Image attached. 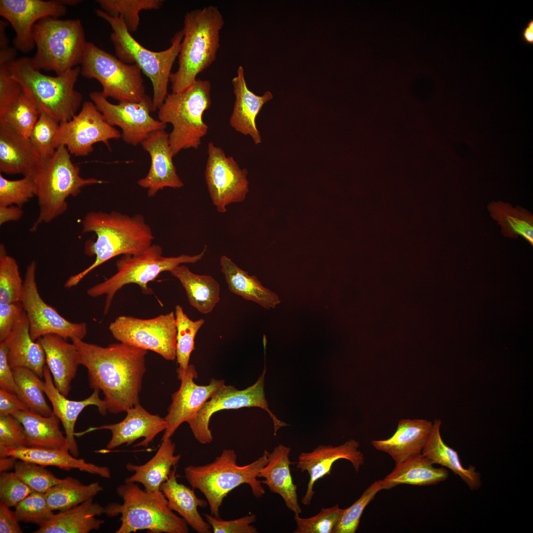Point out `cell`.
<instances>
[{"label": "cell", "mask_w": 533, "mask_h": 533, "mask_svg": "<svg viewBox=\"0 0 533 533\" xmlns=\"http://www.w3.org/2000/svg\"><path fill=\"white\" fill-rule=\"evenodd\" d=\"M87 370L89 386L102 390L108 412H126L139 403L147 350L120 342L107 347L72 340Z\"/></svg>", "instance_id": "cell-1"}, {"label": "cell", "mask_w": 533, "mask_h": 533, "mask_svg": "<svg viewBox=\"0 0 533 533\" xmlns=\"http://www.w3.org/2000/svg\"><path fill=\"white\" fill-rule=\"evenodd\" d=\"M82 232H94L96 239L87 240L84 253L95 256L94 262L81 272L70 276L64 287L77 285L90 271L120 255H137L152 244L154 239L151 227L141 214L130 216L112 211L110 213L91 211L82 222Z\"/></svg>", "instance_id": "cell-2"}, {"label": "cell", "mask_w": 533, "mask_h": 533, "mask_svg": "<svg viewBox=\"0 0 533 533\" xmlns=\"http://www.w3.org/2000/svg\"><path fill=\"white\" fill-rule=\"evenodd\" d=\"M224 24L220 11L213 5L192 10L185 15L178 68L170 77L172 92L187 90L198 74L216 60Z\"/></svg>", "instance_id": "cell-3"}, {"label": "cell", "mask_w": 533, "mask_h": 533, "mask_svg": "<svg viewBox=\"0 0 533 533\" xmlns=\"http://www.w3.org/2000/svg\"><path fill=\"white\" fill-rule=\"evenodd\" d=\"M269 452L253 462L243 466L237 462L233 450L224 449L209 463L190 465L184 468L185 477L193 489H197L206 498L211 515L220 518V508L224 499L233 490L242 484L249 485L254 496L260 498L265 494L261 481L258 479L260 470L267 463Z\"/></svg>", "instance_id": "cell-4"}, {"label": "cell", "mask_w": 533, "mask_h": 533, "mask_svg": "<svg viewBox=\"0 0 533 533\" xmlns=\"http://www.w3.org/2000/svg\"><path fill=\"white\" fill-rule=\"evenodd\" d=\"M36 186L39 214L30 230L36 231L42 223H49L63 214L68 207L67 198L76 196L82 188L107 182L94 178H84L80 168L74 164L67 148L59 146L51 155L42 158L33 174Z\"/></svg>", "instance_id": "cell-5"}, {"label": "cell", "mask_w": 533, "mask_h": 533, "mask_svg": "<svg viewBox=\"0 0 533 533\" xmlns=\"http://www.w3.org/2000/svg\"><path fill=\"white\" fill-rule=\"evenodd\" d=\"M122 503L105 506L109 517L120 515L121 525L115 533H131L147 530L152 533H188V524L168 506L160 490L147 491L138 483L125 482L116 490Z\"/></svg>", "instance_id": "cell-6"}, {"label": "cell", "mask_w": 533, "mask_h": 533, "mask_svg": "<svg viewBox=\"0 0 533 533\" xmlns=\"http://www.w3.org/2000/svg\"><path fill=\"white\" fill-rule=\"evenodd\" d=\"M11 76L39 111L60 123L70 120L81 106L82 97L75 89L79 74L77 66L65 73L51 76L36 69L30 57L15 59L9 64Z\"/></svg>", "instance_id": "cell-7"}, {"label": "cell", "mask_w": 533, "mask_h": 533, "mask_svg": "<svg viewBox=\"0 0 533 533\" xmlns=\"http://www.w3.org/2000/svg\"><path fill=\"white\" fill-rule=\"evenodd\" d=\"M96 13L112 28L110 38L115 56L124 63L137 65L150 78L153 89L152 111L158 109L168 94L171 70L183 38L182 30L175 34L169 48L155 52L144 47L132 36L121 18L110 16L101 9L96 10Z\"/></svg>", "instance_id": "cell-8"}, {"label": "cell", "mask_w": 533, "mask_h": 533, "mask_svg": "<svg viewBox=\"0 0 533 533\" xmlns=\"http://www.w3.org/2000/svg\"><path fill=\"white\" fill-rule=\"evenodd\" d=\"M211 89L209 80L197 79L187 90L168 93L159 108L158 120L172 125L168 138L174 156L183 150L198 149L207 133L203 115L211 105Z\"/></svg>", "instance_id": "cell-9"}, {"label": "cell", "mask_w": 533, "mask_h": 533, "mask_svg": "<svg viewBox=\"0 0 533 533\" xmlns=\"http://www.w3.org/2000/svg\"><path fill=\"white\" fill-rule=\"evenodd\" d=\"M33 34L36 52L30 60L36 69L60 75L80 65L87 41L79 19L45 17Z\"/></svg>", "instance_id": "cell-10"}, {"label": "cell", "mask_w": 533, "mask_h": 533, "mask_svg": "<svg viewBox=\"0 0 533 533\" xmlns=\"http://www.w3.org/2000/svg\"><path fill=\"white\" fill-rule=\"evenodd\" d=\"M206 250L205 246L200 253L195 255L182 254L176 257H164L161 247L157 244H152L139 254L123 255L116 262L117 272L105 281L88 289L87 294L92 298L106 295L104 308V314H106L109 310L115 294L124 286L136 284L144 294H151L152 290L148 286L149 282L154 280L162 272H170L179 265L199 261Z\"/></svg>", "instance_id": "cell-11"}, {"label": "cell", "mask_w": 533, "mask_h": 533, "mask_svg": "<svg viewBox=\"0 0 533 533\" xmlns=\"http://www.w3.org/2000/svg\"><path fill=\"white\" fill-rule=\"evenodd\" d=\"M80 65V75L98 81L107 98L139 102L149 97L139 66L123 62L92 42H87Z\"/></svg>", "instance_id": "cell-12"}, {"label": "cell", "mask_w": 533, "mask_h": 533, "mask_svg": "<svg viewBox=\"0 0 533 533\" xmlns=\"http://www.w3.org/2000/svg\"><path fill=\"white\" fill-rule=\"evenodd\" d=\"M266 371L265 363L263 372L257 381L243 390H238L233 385L225 384L222 385L194 417L187 422L195 439L202 444H209L213 441L209 428L210 419L214 413L222 410L244 407L261 408L268 413L272 420L274 436L280 428L288 425L279 420L269 408L264 391Z\"/></svg>", "instance_id": "cell-13"}, {"label": "cell", "mask_w": 533, "mask_h": 533, "mask_svg": "<svg viewBox=\"0 0 533 533\" xmlns=\"http://www.w3.org/2000/svg\"><path fill=\"white\" fill-rule=\"evenodd\" d=\"M109 329L119 342L152 351L166 360L176 359L177 330L173 311L151 319L119 316Z\"/></svg>", "instance_id": "cell-14"}, {"label": "cell", "mask_w": 533, "mask_h": 533, "mask_svg": "<svg viewBox=\"0 0 533 533\" xmlns=\"http://www.w3.org/2000/svg\"><path fill=\"white\" fill-rule=\"evenodd\" d=\"M36 263L27 266L20 302L28 319L29 331L33 341L47 334L66 340H83L87 333L85 323H74L61 315L41 297L36 281Z\"/></svg>", "instance_id": "cell-15"}, {"label": "cell", "mask_w": 533, "mask_h": 533, "mask_svg": "<svg viewBox=\"0 0 533 533\" xmlns=\"http://www.w3.org/2000/svg\"><path fill=\"white\" fill-rule=\"evenodd\" d=\"M207 154L204 172L207 189L217 210L224 213L227 205L245 200L249 192L248 171L213 142L208 144Z\"/></svg>", "instance_id": "cell-16"}, {"label": "cell", "mask_w": 533, "mask_h": 533, "mask_svg": "<svg viewBox=\"0 0 533 533\" xmlns=\"http://www.w3.org/2000/svg\"><path fill=\"white\" fill-rule=\"evenodd\" d=\"M89 96L106 121L121 129V137L128 145L141 144L152 133L166 128L167 124L151 115L152 105L149 96L139 102L125 101L117 104L110 102L101 92H91Z\"/></svg>", "instance_id": "cell-17"}, {"label": "cell", "mask_w": 533, "mask_h": 533, "mask_svg": "<svg viewBox=\"0 0 533 533\" xmlns=\"http://www.w3.org/2000/svg\"><path fill=\"white\" fill-rule=\"evenodd\" d=\"M121 136L106 121L95 104L87 101L72 119L60 123L57 144L58 147L65 146L71 154L86 156L93 151L95 144L101 142L110 149L109 141Z\"/></svg>", "instance_id": "cell-18"}, {"label": "cell", "mask_w": 533, "mask_h": 533, "mask_svg": "<svg viewBox=\"0 0 533 533\" xmlns=\"http://www.w3.org/2000/svg\"><path fill=\"white\" fill-rule=\"evenodd\" d=\"M66 11V6L61 0H0V15L10 24L16 34L14 48L25 53L31 51L35 46L33 32L36 23L47 17L59 18Z\"/></svg>", "instance_id": "cell-19"}, {"label": "cell", "mask_w": 533, "mask_h": 533, "mask_svg": "<svg viewBox=\"0 0 533 533\" xmlns=\"http://www.w3.org/2000/svg\"><path fill=\"white\" fill-rule=\"evenodd\" d=\"M197 378L195 368L191 364L178 378L181 382L179 389L172 395V402L164 418L167 427L162 441L170 439L180 425L193 418L225 382L224 380L212 379L208 384L200 385L194 382Z\"/></svg>", "instance_id": "cell-20"}, {"label": "cell", "mask_w": 533, "mask_h": 533, "mask_svg": "<svg viewBox=\"0 0 533 533\" xmlns=\"http://www.w3.org/2000/svg\"><path fill=\"white\" fill-rule=\"evenodd\" d=\"M359 443L350 439L338 446L321 445L310 452H303L298 457L296 462L297 469L303 472L306 471L310 479L307 490L302 499L305 505L311 503L314 494L315 483L325 475H330L334 463L340 459L349 461L356 473L364 464V455L358 450Z\"/></svg>", "instance_id": "cell-21"}, {"label": "cell", "mask_w": 533, "mask_h": 533, "mask_svg": "<svg viewBox=\"0 0 533 533\" xmlns=\"http://www.w3.org/2000/svg\"><path fill=\"white\" fill-rule=\"evenodd\" d=\"M126 412L125 418L118 423L90 427L82 432L75 433V435L81 436L90 431L107 429L112 433L111 439L106 447L108 450L114 449L124 444L128 446L140 438H144V440L134 447L147 448L156 435L167 427L164 418L150 414L140 403Z\"/></svg>", "instance_id": "cell-22"}, {"label": "cell", "mask_w": 533, "mask_h": 533, "mask_svg": "<svg viewBox=\"0 0 533 533\" xmlns=\"http://www.w3.org/2000/svg\"><path fill=\"white\" fill-rule=\"evenodd\" d=\"M141 145L150 154L151 163L147 175L137 183L147 190L149 197L154 196L164 188L179 189L184 186L173 163L174 155L165 130L152 133Z\"/></svg>", "instance_id": "cell-23"}, {"label": "cell", "mask_w": 533, "mask_h": 533, "mask_svg": "<svg viewBox=\"0 0 533 533\" xmlns=\"http://www.w3.org/2000/svg\"><path fill=\"white\" fill-rule=\"evenodd\" d=\"M43 378L44 392L52 404L53 414L60 419L64 427L69 452L77 457L79 453L75 438V426L78 416L85 408L90 405L96 406L100 413L104 416L108 412L106 402L104 399L100 398L99 389H94L92 394L83 400L68 399L55 387L47 365L44 367Z\"/></svg>", "instance_id": "cell-24"}, {"label": "cell", "mask_w": 533, "mask_h": 533, "mask_svg": "<svg viewBox=\"0 0 533 533\" xmlns=\"http://www.w3.org/2000/svg\"><path fill=\"white\" fill-rule=\"evenodd\" d=\"M235 96L233 110L229 118L230 126L244 135H249L254 143L258 145L262 139L257 129L256 119L263 106L273 98L269 91L259 96L251 91L247 87L244 70L239 66L236 76L231 80Z\"/></svg>", "instance_id": "cell-25"}, {"label": "cell", "mask_w": 533, "mask_h": 533, "mask_svg": "<svg viewBox=\"0 0 533 533\" xmlns=\"http://www.w3.org/2000/svg\"><path fill=\"white\" fill-rule=\"evenodd\" d=\"M37 341L44 350L45 362L56 388L66 397L71 389V384L80 365L78 351L73 343L54 334H47Z\"/></svg>", "instance_id": "cell-26"}, {"label": "cell", "mask_w": 533, "mask_h": 533, "mask_svg": "<svg viewBox=\"0 0 533 533\" xmlns=\"http://www.w3.org/2000/svg\"><path fill=\"white\" fill-rule=\"evenodd\" d=\"M432 425L433 422L426 419H402L391 437L373 440L371 444L376 449L387 453L397 464L421 453Z\"/></svg>", "instance_id": "cell-27"}, {"label": "cell", "mask_w": 533, "mask_h": 533, "mask_svg": "<svg viewBox=\"0 0 533 533\" xmlns=\"http://www.w3.org/2000/svg\"><path fill=\"white\" fill-rule=\"evenodd\" d=\"M41 158L29 138L0 121V172L31 176Z\"/></svg>", "instance_id": "cell-28"}, {"label": "cell", "mask_w": 533, "mask_h": 533, "mask_svg": "<svg viewBox=\"0 0 533 533\" xmlns=\"http://www.w3.org/2000/svg\"><path fill=\"white\" fill-rule=\"evenodd\" d=\"M290 452L291 448L283 444L275 447L269 453L267 463L260 470L258 477L264 478L262 483L271 492L280 495L295 515H300L302 510L298 502L297 486L290 472V465L294 463L289 459Z\"/></svg>", "instance_id": "cell-29"}, {"label": "cell", "mask_w": 533, "mask_h": 533, "mask_svg": "<svg viewBox=\"0 0 533 533\" xmlns=\"http://www.w3.org/2000/svg\"><path fill=\"white\" fill-rule=\"evenodd\" d=\"M13 457L17 459L32 462L43 466H53L69 470L77 469L81 471L110 478L109 467L86 462L73 456L68 450L29 447L0 448V457Z\"/></svg>", "instance_id": "cell-30"}, {"label": "cell", "mask_w": 533, "mask_h": 533, "mask_svg": "<svg viewBox=\"0 0 533 533\" xmlns=\"http://www.w3.org/2000/svg\"><path fill=\"white\" fill-rule=\"evenodd\" d=\"M3 342L8 349L7 358L12 369L24 367L31 370L39 378L43 377L45 353L39 343L35 342L31 338L28 319L24 310Z\"/></svg>", "instance_id": "cell-31"}, {"label": "cell", "mask_w": 533, "mask_h": 533, "mask_svg": "<svg viewBox=\"0 0 533 533\" xmlns=\"http://www.w3.org/2000/svg\"><path fill=\"white\" fill-rule=\"evenodd\" d=\"M177 466L173 467L167 479L163 482L159 490L168 501L169 508L177 512L188 526L198 533H210L211 527L198 512V508L206 507V500L199 498L193 489L180 483L177 479Z\"/></svg>", "instance_id": "cell-32"}, {"label": "cell", "mask_w": 533, "mask_h": 533, "mask_svg": "<svg viewBox=\"0 0 533 533\" xmlns=\"http://www.w3.org/2000/svg\"><path fill=\"white\" fill-rule=\"evenodd\" d=\"M105 507L93 498L57 514L39 526L34 533H87L99 529L105 521L96 518L105 514Z\"/></svg>", "instance_id": "cell-33"}, {"label": "cell", "mask_w": 533, "mask_h": 533, "mask_svg": "<svg viewBox=\"0 0 533 533\" xmlns=\"http://www.w3.org/2000/svg\"><path fill=\"white\" fill-rule=\"evenodd\" d=\"M175 444L170 438L162 441L155 454L144 464L128 463L126 468L133 474L126 478L125 482L140 483L147 491L160 490L161 484L168 478L171 468L177 466L180 460L181 455H175Z\"/></svg>", "instance_id": "cell-34"}, {"label": "cell", "mask_w": 533, "mask_h": 533, "mask_svg": "<svg viewBox=\"0 0 533 533\" xmlns=\"http://www.w3.org/2000/svg\"><path fill=\"white\" fill-rule=\"evenodd\" d=\"M220 264L228 289L231 293L266 309L274 308L281 303L276 293L263 286L256 276L250 275L228 257L221 256Z\"/></svg>", "instance_id": "cell-35"}, {"label": "cell", "mask_w": 533, "mask_h": 533, "mask_svg": "<svg viewBox=\"0 0 533 533\" xmlns=\"http://www.w3.org/2000/svg\"><path fill=\"white\" fill-rule=\"evenodd\" d=\"M11 415L23 426L27 447L69 451L66 435L60 429V420L54 414L46 417L28 409Z\"/></svg>", "instance_id": "cell-36"}, {"label": "cell", "mask_w": 533, "mask_h": 533, "mask_svg": "<svg viewBox=\"0 0 533 533\" xmlns=\"http://www.w3.org/2000/svg\"><path fill=\"white\" fill-rule=\"evenodd\" d=\"M421 453L414 455L395 464L393 470L382 480L383 490L402 484L414 486L436 485L446 480L449 476L444 467L436 468Z\"/></svg>", "instance_id": "cell-37"}, {"label": "cell", "mask_w": 533, "mask_h": 533, "mask_svg": "<svg viewBox=\"0 0 533 533\" xmlns=\"http://www.w3.org/2000/svg\"><path fill=\"white\" fill-rule=\"evenodd\" d=\"M441 420L435 419L421 454L433 464H438L452 470L458 476L471 491L479 489L482 485L480 473L474 466L465 468L460 462L457 452L447 446L441 433Z\"/></svg>", "instance_id": "cell-38"}, {"label": "cell", "mask_w": 533, "mask_h": 533, "mask_svg": "<svg viewBox=\"0 0 533 533\" xmlns=\"http://www.w3.org/2000/svg\"><path fill=\"white\" fill-rule=\"evenodd\" d=\"M170 273L185 290L190 304L202 314L210 313L220 300V286L213 277L191 272L182 264Z\"/></svg>", "instance_id": "cell-39"}, {"label": "cell", "mask_w": 533, "mask_h": 533, "mask_svg": "<svg viewBox=\"0 0 533 533\" xmlns=\"http://www.w3.org/2000/svg\"><path fill=\"white\" fill-rule=\"evenodd\" d=\"M491 217L501 227L504 236L513 238L521 236L533 245V217L526 209L508 203L493 201L488 206Z\"/></svg>", "instance_id": "cell-40"}, {"label": "cell", "mask_w": 533, "mask_h": 533, "mask_svg": "<svg viewBox=\"0 0 533 533\" xmlns=\"http://www.w3.org/2000/svg\"><path fill=\"white\" fill-rule=\"evenodd\" d=\"M103 490L97 482L84 485L71 477L63 479L45 493L49 507L53 510L64 511L93 498Z\"/></svg>", "instance_id": "cell-41"}, {"label": "cell", "mask_w": 533, "mask_h": 533, "mask_svg": "<svg viewBox=\"0 0 533 533\" xmlns=\"http://www.w3.org/2000/svg\"><path fill=\"white\" fill-rule=\"evenodd\" d=\"M17 387L16 394L29 408L44 416L53 414L44 395V381L36 374L24 367L12 369Z\"/></svg>", "instance_id": "cell-42"}, {"label": "cell", "mask_w": 533, "mask_h": 533, "mask_svg": "<svg viewBox=\"0 0 533 533\" xmlns=\"http://www.w3.org/2000/svg\"><path fill=\"white\" fill-rule=\"evenodd\" d=\"M174 313L177 330L176 358L179 365L177 373L179 378L185 373L189 365L190 356L194 349L195 337L204 324L205 320L202 318L191 320L179 305L175 306Z\"/></svg>", "instance_id": "cell-43"}, {"label": "cell", "mask_w": 533, "mask_h": 533, "mask_svg": "<svg viewBox=\"0 0 533 533\" xmlns=\"http://www.w3.org/2000/svg\"><path fill=\"white\" fill-rule=\"evenodd\" d=\"M39 114V109L23 91L16 100L0 112V121L29 138Z\"/></svg>", "instance_id": "cell-44"}, {"label": "cell", "mask_w": 533, "mask_h": 533, "mask_svg": "<svg viewBox=\"0 0 533 533\" xmlns=\"http://www.w3.org/2000/svg\"><path fill=\"white\" fill-rule=\"evenodd\" d=\"M161 0H97L101 9L112 16L121 18L129 31L136 32L140 23L139 13L142 10L158 9Z\"/></svg>", "instance_id": "cell-45"}, {"label": "cell", "mask_w": 533, "mask_h": 533, "mask_svg": "<svg viewBox=\"0 0 533 533\" xmlns=\"http://www.w3.org/2000/svg\"><path fill=\"white\" fill-rule=\"evenodd\" d=\"M24 286L18 265L14 258L7 254L0 245V303L20 302Z\"/></svg>", "instance_id": "cell-46"}, {"label": "cell", "mask_w": 533, "mask_h": 533, "mask_svg": "<svg viewBox=\"0 0 533 533\" xmlns=\"http://www.w3.org/2000/svg\"><path fill=\"white\" fill-rule=\"evenodd\" d=\"M60 123L43 111L29 137L41 158L51 155L58 147Z\"/></svg>", "instance_id": "cell-47"}, {"label": "cell", "mask_w": 533, "mask_h": 533, "mask_svg": "<svg viewBox=\"0 0 533 533\" xmlns=\"http://www.w3.org/2000/svg\"><path fill=\"white\" fill-rule=\"evenodd\" d=\"M382 490H383L382 480L376 481L371 484L357 500L350 506L344 509L333 533H355L365 508L373 500L376 494Z\"/></svg>", "instance_id": "cell-48"}, {"label": "cell", "mask_w": 533, "mask_h": 533, "mask_svg": "<svg viewBox=\"0 0 533 533\" xmlns=\"http://www.w3.org/2000/svg\"><path fill=\"white\" fill-rule=\"evenodd\" d=\"M36 196V186L33 177L24 176L18 180H9L0 174V206L15 205L22 208Z\"/></svg>", "instance_id": "cell-49"}, {"label": "cell", "mask_w": 533, "mask_h": 533, "mask_svg": "<svg viewBox=\"0 0 533 533\" xmlns=\"http://www.w3.org/2000/svg\"><path fill=\"white\" fill-rule=\"evenodd\" d=\"M44 466L27 461L18 459L14 467V473L34 492L45 493L63 479L56 477Z\"/></svg>", "instance_id": "cell-50"}, {"label": "cell", "mask_w": 533, "mask_h": 533, "mask_svg": "<svg viewBox=\"0 0 533 533\" xmlns=\"http://www.w3.org/2000/svg\"><path fill=\"white\" fill-rule=\"evenodd\" d=\"M15 507L14 513L19 522L39 526L49 520L54 514L47 503L45 493L33 492Z\"/></svg>", "instance_id": "cell-51"}, {"label": "cell", "mask_w": 533, "mask_h": 533, "mask_svg": "<svg viewBox=\"0 0 533 533\" xmlns=\"http://www.w3.org/2000/svg\"><path fill=\"white\" fill-rule=\"evenodd\" d=\"M344 509L338 504L329 508H322L316 515L303 518L295 515L297 528L294 533H333Z\"/></svg>", "instance_id": "cell-52"}, {"label": "cell", "mask_w": 533, "mask_h": 533, "mask_svg": "<svg viewBox=\"0 0 533 533\" xmlns=\"http://www.w3.org/2000/svg\"><path fill=\"white\" fill-rule=\"evenodd\" d=\"M16 53L9 49L0 50V112L16 100L23 92L20 84L11 76L9 63Z\"/></svg>", "instance_id": "cell-53"}, {"label": "cell", "mask_w": 533, "mask_h": 533, "mask_svg": "<svg viewBox=\"0 0 533 533\" xmlns=\"http://www.w3.org/2000/svg\"><path fill=\"white\" fill-rule=\"evenodd\" d=\"M33 492L14 472L0 473V501L7 506L15 507Z\"/></svg>", "instance_id": "cell-54"}, {"label": "cell", "mask_w": 533, "mask_h": 533, "mask_svg": "<svg viewBox=\"0 0 533 533\" xmlns=\"http://www.w3.org/2000/svg\"><path fill=\"white\" fill-rule=\"evenodd\" d=\"M27 447L22 424L12 415L0 416V448Z\"/></svg>", "instance_id": "cell-55"}, {"label": "cell", "mask_w": 533, "mask_h": 533, "mask_svg": "<svg viewBox=\"0 0 533 533\" xmlns=\"http://www.w3.org/2000/svg\"><path fill=\"white\" fill-rule=\"evenodd\" d=\"M205 520L210 524L214 533H257L256 527L251 525L257 520L254 514L237 519L224 520L211 514H204Z\"/></svg>", "instance_id": "cell-56"}, {"label": "cell", "mask_w": 533, "mask_h": 533, "mask_svg": "<svg viewBox=\"0 0 533 533\" xmlns=\"http://www.w3.org/2000/svg\"><path fill=\"white\" fill-rule=\"evenodd\" d=\"M23 311L21 302L0 303V342L7 338Z\"/></svg>", "instance_id": "cell-57"}, {"label": "cell", "mask_w": 533, "mask_h": 533, "mask_svg": "<svg viewBox=\"0 0 533 533\" xmlns=\"http://www.w3.org/2000/svg\"><path fill=\"white\" fill-rule=\"evenodd\" d=\"M7 347L4 342H0V388L16 394L17 387L12 369L7 358Z\"/></svg>", "instance_id": "cell-58"}, {"label": "cell", "mask_w": 533, "mask_h": 533, "mask_svg": "<svg viewBox=\"0 0 533 533\" xmlns=\"http://www.w3.org/2000/svg\"><path fill=\"white\" fill-rule=\"evenodd\" d=\"M29 409L16 394L0 389V416Z\"/></svg>", "instance_id": "cell-59"}, {"label": "cell", "mask_w": 533, "mask_h": 533, "mask_svg": "<svg viewBox=\"0 0 533 533\" xmlns=\"http://www.w3.org/2000/svg\"><path fill=\"white\" fill-rule=\"evenodd\" d=\"M9 508L0 501V533H23L14 512H12Z\"/></svg>", "instance_id": "cell-60"}, {"label": "cell", "mask_w": 533, "mask_h": 533, "mask_svg": "<svg viewBox=\"0 0 533 533\" xmlns=\"http://www.w3.org/2000/svg\"><path fill=\"white\" fill-rule=\"evenodd\" d=\"M23 215L22 208L17 206H0V225L17 221Z\"/></svg>", "instance_id": "cell-61"}, {"label": "cell", "mask_w": 533, "mask_h": 533, "mask_svg": "<svg viewBox=\"0 0 533 533\" xmlns=\"http://www.w3.org/2000/svg\"><path fill=\"white\" fill-rule=\"evenodd\" d=\"M18 460L13 457H6L0 458V472H6L14 468L16 462Z\"/></svg>", "instance_id": "cell-62"}, {"label": "cell", "mask_w": 533, "mask_h": 533, "mask_svg": "<svg viewBox=\"0 0 533 533\" xmlns=\"http://www.w3.org/2000/svg\"><path fill=\"white\" fill-rule=\"evenodd\" d=\"M523 41L528 44L533 43V21L528 22L522 32Z\"/></svg>", "instance_id": "cell-63"}]
</instances>
